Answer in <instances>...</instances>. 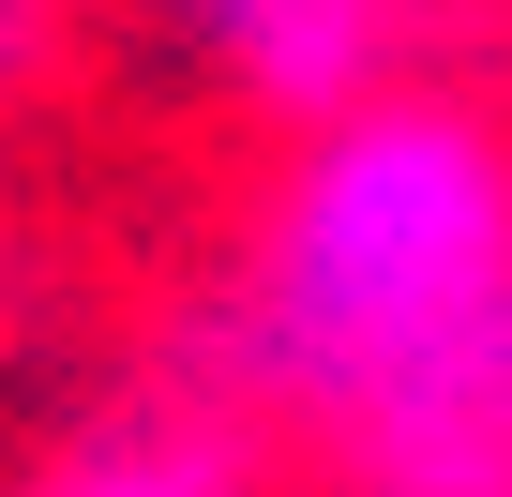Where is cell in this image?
Listing matches in <instances>:
<instances>
[{
    "instance_id": "obj_1",
    "label": "cell",
    "mask_w": 512,
    "mask_h": 497,
    "mask_svg": "<svg viewBox=\"0 0 512 497\" xmlns=\"http://www.w3.org/2000/svg\"><path fill=\"white\" fill-rule=\"evenodd\" d=\"M211 347L347 497H512V136L437 91L302 121Z\"/></svg>"
},
{
    "instance_id": "obj_2",
    "label": "cell",
    "mask_w": 512,
    "mask_h": 497,
    "mask_svg": "<svg viewBox=\"0 0 512 497\" xmlns=\"http://www.w3.org/2000/svg\"><path fill=\"white\" fill-rule=\"evenodd\" d=\"M181 31V61H211L256 121H332L362 91H392V46H407V0H151Z\"/></svg>"
},
{
    "instance_id": "obj_3",
    "label": "cell",
    "mask_w": 512,
    "mask_h": 497,
    "mask_svg": "<svg viewBox=\"0 0 512 497\" xmlns=\"http://www.w3.org/2000/svg\"><path fill=\"white\" fill-rule=\"evenodd\" d=\"M46 497H241V467H226V437H106Z\"/></svg>"
},
{
    "instance_id": "obj_4",
    "label": "cell",
    "mask_w": 512,
    "mask_h": 497,
    "mask_svg": "<svg viewBox=\"0 0 512 497\" xmlns=\"http://www.w3.org/2000/svg\"><path fill=\"white\" fill-rule=\"evenodd\" d=\"M31 76V0H0V91Z\"/></svg>"
}]
</instances>
